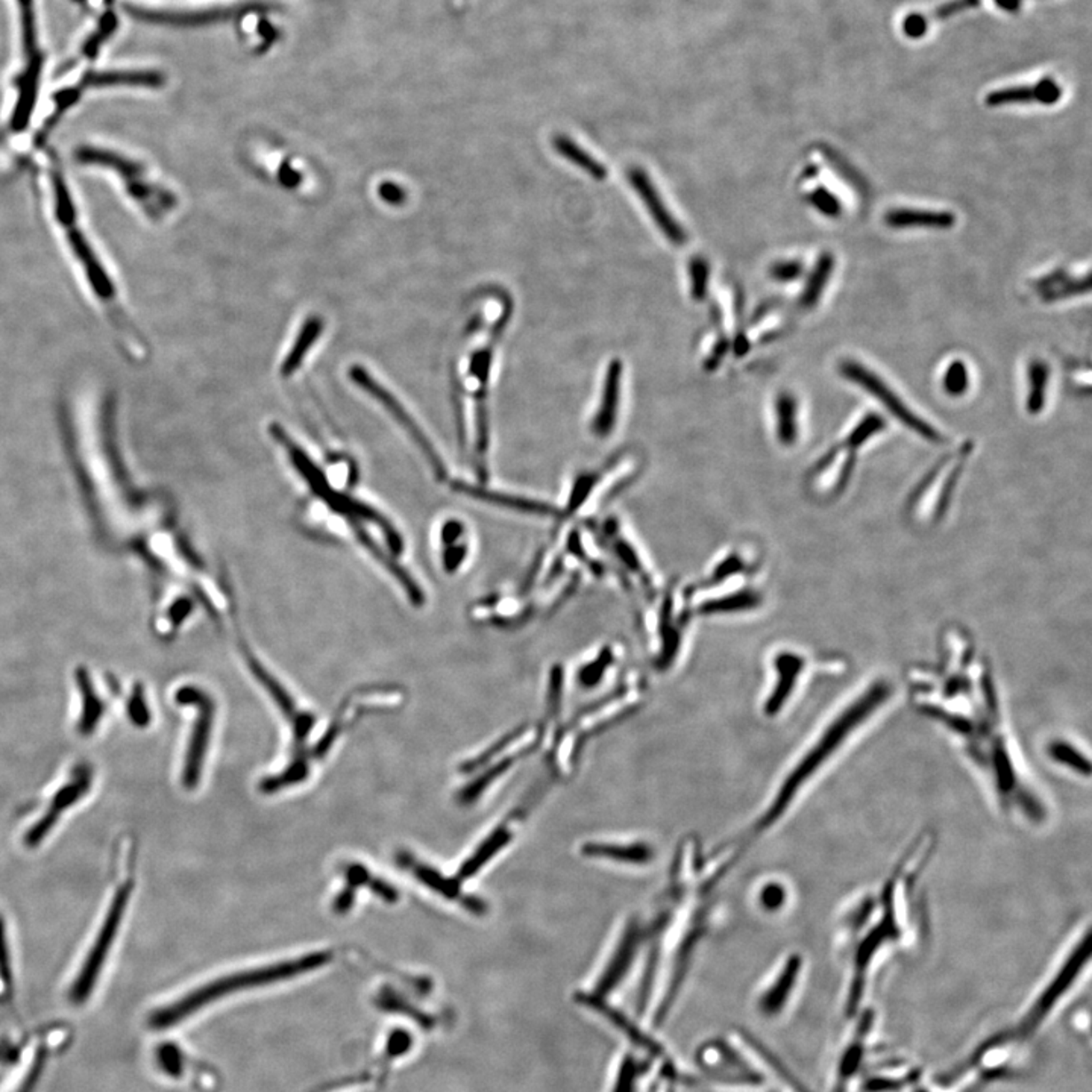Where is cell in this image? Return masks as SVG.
Listing matches in <instances>:
<instances>
[{
	"label": "cell",
	"instance_id": "6da1fadb",
	"mask_svg": "<svg viewBox=\"0 0 1092 1092\" xmlns=\"http://www.w3.org/2000/svg\"><path fill=\"white\" fill-rule=\"evenodd\" d=\"M889 695H891V689L887 684L876 682L870 686L859 698L854 699L848 707L842 710L838 714V718L830 722L827 730L823 731V735L819 736L814 745L804 753V756L793 767L792 771L789 772L788 777L783 782L782 788L778 791L777 797L774 799V803L769 806L763 818L757 823L756 833L765 831L782 818L789 806L793 803L795 797L799 795L800 791L812 778L816 777V774L825 767V763L835 756L836 751L846 744V737H850L857 730V727L863 724L889 698Z\"/></svg>",
	"mask_w": 1092,
	"mask_h": 1092
},
{
	"label": "cell",
	"instance_id": "7a4b0ae2",
	"mask_svg": "<svg viewBox=\"0 0 1092 1092\" xmlns=\"http://www.w3.org/2000/svg\"><path fill=\"white\" fill-rule=\"evenodd\" d=\"M46 178L51 190L53 217L59 230H63L66 245L84 275L89 289L95 294L96 300H99L106 315L111 316V322L116 326L117 332L129 339V343H134V330L128 324L125 311L121 308L116 285L98 257L87 232H84L79 223L78 210L74 198L70 195L67 181L53 158H51V164L46 168Z\"/></svg>",
	"mask_w": 1092,
	"mask_h": 1092
},
{
	"label": "cell",
	"instance_id": "3957f363",
	"mask_svg": "<svg viewBox=\"0 0 1092 1092\" xmlns=\"http://www.w3.org/2000/svg\"><path fill=\"white\" fill-rule=\"evenodd\" d=\"M332 957H334V951H315L310 955L298 957L294 961L281 962V963H273V965L261 966V968H255L249 971L222 977L214 982L198 987L193 993L179 998L178 1002L160 1009L151 1017L149 1023L153 1029H168L189 1018L190 1015L196 1014L207 1004L225 997L228 994L249 989V987L272 985V983L287 980L292 977L300 976L305 972L325 966L332 961Z\"/></svg>",
	"mask_w": 1092,
	"mask_h": 1092
},
{
	"label": "cell",
	"instance_id": "277c9868",
	"mask_svg": "<svg viewBox=\"0 0 1092 1092\" xmlns=\"http://www.w3.org/2000/svg\"><path fill=\"white\" fill-rule=\"evenodd\" d=\"M269 431H270L273 441L284 448V452L287 454L292 466L296 469V472L300 473V477L304 480L316 498L322 501L328 509H332L336 515L345 518L347 524L363 526L368 522L377 526L381 531L384 541L389 546L390 554L394 557L402 556L405 548L402 534L383 513H379L378 510L373 509L360 499L352 498L349 495L343 494L339 488H332L325 472L311 460L310 456L287 434V431L284 430L279 424H272Z\"/></svg>",
	"mask_w": 1092,
	"mask_h": 1092
},
{
	"label": "cell",
	"instance_id": "5b68a950",
	"mask_svg": "<svg viewBox=\"0 0 1092 1092\" xmlns=\"http://www.w3.org/2000/svg\"><path fill=\"white\" fill-rule=\"evenodd\" d=\"M74 160L81 166L104 168L114 175L125 195L151 219L158 222L176 207V196L153 181L146 166L123 153L104 147L82 146L76 149Z\"/></svg>",
	"mask_w": 1092,
	"mask_h": 1092
},
{
	"label": "cell",
	"instance_id": "8992f818",
	"mask_svg": "<svg viewBox=\"0 0 1092 1092\" xmlns=\"http://www.w3.org/2000/svg\"><path fill=\"white\" fill-rule=\"evenodd\" d=\"M1089 953H1091V947H1089V932L1087 930L1083 933L1082 938L1072 946L1070 955L1066 956L1065 961L1059 966L1057 974L1051 977L1050 982L1047 983L1044 989L1041 991L1040 995L1034 998L1029 1010L1026 1012L1023 1019L1015 1027L1010 1040H1014V1038L1027 1040V1038L1036 1034V1030L1040 1029L1041 1026L1044 1024L1047 1017L1053 1012V1009L1057 1006L1062 998L1065 997V994L1072 989V985L1077 980V977L1082 974L1085 966L1089 962Z\"/></svg>",
	"mask_w": 1092,
	"mask_h": 1092
},
{
	"label": "cell",
	"instance_id": "52a82bcc",
	"mask_svg": "<svg viewBox=\"0 0 1092 1092\" xmlns=\"http://www.w3.org/2000/svg\"><path fill=\"white\" fill-rule=\"evenodd\" d=\"M349 378L357 384L360 389L364 390L369 396H372L373 400L377 401L392 416V419L407 433V436L411 439V441L419 449L422 457L425 458L428 466H430L431 472H433L437 481H445L448 477V471L445 463H443V458L436 451L433 441L426 436L425 431L422 430L419 424L416 422L415 417L410 415L409 410L405 409L404 405L401 404L400 401L396 400L394 394H390L389 390L384 387L383 384L378 383L362 366H352L349 369Z\"/></svg>",
	"mask_w": 1092,
	"mask_h": 1092
},
{
	"label": "cell",
	"instance_id": "ba28073f",
	"mask_svg": "<svg viewBox=\"0 0 1092 1092\" xmlns=\"http://www.w3.org/2000/svg\"><path fill=\"white\" fill-rule=\"evenodd\" d=\"M132 883L127 882L121 885L117 889V893L113 897L111 906L106 912L104 924L100 927L99 935L96 938L95 944L91 947V950L87 955L84 965L81 968L74 987L70 989V1002L74 1004H82L89 1000L90 994L93 993L96 982L99 979L100 971L105 965L106 956L110 953L111 946L116 940L117 932L121 927L123 915L127 912L128 901L131 895Z\"/></svg>",
	"mask_w": 1092,
	"mask_h": 1092
},
{
	"label": "cell",
	"instance_id": "9c48e42d",
	"mask_svg": "<svg viewBox=\"0 0 1092 1092\" xmlns=\"http://www.w3.org/2000/svg\"><path fill=\"white\" fill-rule=\"evenodd\" d=\"M238 646H240L242 657L251 674L263 686L269 697L273 699V703L277 704V707L283 712L284 718L289 721V724L293 727V761L308 763L304 750L308 735L315 727V714L300 710L296 706V701L290 695L289 690L284 688L283 684L264 667L263 663L258 660V657L247 646V642L243 639L242 636L238 637Z\"/></svg>",
	"mask_w": 1092,
	"mask_h": 1092
},
{
	"label": "cell",
	"instance_id": "30bf717a",
	"mask_svg": "<svg viewBox=\"0 0 1092 1092\" xmlns=\"http://www.w3.org/2000/svg\"><path fill=\"white\" fill-rule=\"evenodd\" d=\"M176 703L191 706L198 710L193 730L190 736L187 754H185L184 771H183V784L185 789H195L199 784L202 768H204L205 754L210 745L211 731L214 722L215 704L208 693L198 688L179 689L176 693Z\"/></svg>",
	"mask_w": 1092,
	"mask_h": 1092
},
{
	"label": "cell",
	"instance_id": "8fae6325",
	"mask_svg": "<svg viewBox=\"0 0 1092 1092\" xmlns=\"http://www.w3.org/2000/svg\"><path fill=\"white\" fill-rule=\"evenodd\" d=\"M840 373L844 378L848 379L851 383L856 384L859 387L868 392L874 396L878 402L886 407L887 411L891 415L895 416L897 419L901 420L904 425L908 426L909 430L914 431L918 436L923 437L925 441H940V434L936 431V428L930 425L929 422L921 419L915 415L912 410L909 409L908 405L904 404L903 401L898 398L897 394H893V390L883 381L878 373L871 372L870 369L865 368L861 363L854 360H846L840 364Z\"/></svg>",
	"mask_w": 1092,
	"mask_h": 1092
},
{
	"label": "cell",
	"instance_id": "7c38bea8",
	"mask_svg": "<svg viewBox=\"0 0 1092 1092\" xmlns=\"http://www.w3.org/2000/svg\"><path fill=\"white\" fill-rule=\"evenodd\" d=\"M507 319L509 316L504 315V317L495 325L492 339L488 341V347L477 351L471 362V373L477 381V389L473 390V400H475V449L473 452H475V468L478 469H486L488 466V448H490V424H488V373L492 368V355H494L492 351H494L495 341L503 332V326L505 325Z\"/></svg>",
	"mask_w": 1092,
	"mask_h": 1092
},
{
	"label": "cell",
	"instance_id": "4fadbf2b",
	"mask_svg": "<svg viewBox=\"0 0 1092 1092\" xmlns=\"http://www.w3.org/2000/svg\"><path fill=\"white\" fill-rule=\"evenodd\" d=\"M90 784H91V769L82 765V767L78 768L74 771V780L68 782L67 784H64L63 788L55 793L51 807L46 810V814L43 815L37 824L32 825L27 836H25V844L27 846H31V848L32 846H40L43 839L57 825L58 819L61 818V815L78 803L79 800L82 799L85 793L89 792Z\"/></svg>",
	"mask_w": 1092,
	"mask_h": 1092
},
{
	"label": "cell",
	"instance_id": "5bb4252c",
	"mask_svg": "<svg viewBox=\"0 0 1092 1092\" xmlns=\"http://www.w3.org/2000/svg\"><path fill=\"white\" fill-rule=\"evenodd\" d=\"M627 176H628L631 187L636 190L637 196L645 204L646 210L651 215L654 223L659 226L663 236L667 237V240L675 246L686 245L688 234L684 231V228L675 221L673 213L667 210L662 196L657 191L650 176L639 168H630Z\"/></svg>",
	"mask_w": 1092,
	"mask_h": 1092
},
{
	"label": "cell",
	"instance_id": "9a60e30c",
	"mask_svg": "<svg viewBox=\"0 0 1092 1092\" xmlns=\"http://www.w3.org/2000/svg\"><path fill=\"white\" fill-rule=\"evenodd\" d=\"M396 859H398V863H400L401 867H404L405 870L411 871V874L420 883H424L425 886L433 889L434 893H441V895L448 898V900H460V903H463V906L471 910L472 914L483 915L486 912L488 906L480 898L463 895L457 880L443 878L437 870L420 863L416 857L411 856L407 851H401Z\"/></svg>",
	"mask_w": 1092,
	"mask_h": 1092
},
{
	"label": "cell",
	"instance_id": "2e32d148",
	"mask_svg": "<svg viewBox=\"0 0 1092 1092\" xmlns=\"http://www.w3.org/2000/svg\"><path fill=\"white\" fill-rule=\"evenodd\" d=\"M451 488L457 494L468 495L472 499L483 501L490 505H498L503 509L513 510L518 513L531 516H560V510L543 501L537 499L526 498V496H518V495L503 494L496 490L483 488V486H473V484L466 483L462 480L452 481Z\"/></svg>",
	"mask_w": 1092,
	"mask_h": 1092
},
{
	"label": "cell",
	"instance_id": "e0dca14e",
	"mask_svg": "<svg viewBox=\"0 0 1092 1092\" xmlns=\"http://www.w3.org/2000/svg\"><path fill=\"white\" fill-rule=\"evenodd\" d=\"M622 363L613 360L609 369L605 370L603 394L597 415L590 422V431L598 439H607L613 433L618 420V409L620 402V386H622Z\"/></svg>",
	"mask_w": 1092,
	"mask_h": 1092
},
{
	"label": "cell",
	"instance_id": "ac0fdd59",
	"mask_svg": "<svg viewBox=\"0 0 1092 1092\" xmlns=\"http://www.w3.org/2000/svg\"><path fill=\"white\" fill-rule=\"evenodd\" d=\"M642 932L639 929V924L633 921L625 929L622 940L620 946L612 956V961L603 972V976L599 977L598 985L595 989V995L604 997L607 994L612 993L614 987L620 985L627 976V972L630 970L631 963L635 961L637 947L641 944Z\"/></svg>",
	"mask_w": 1092,
	"mask_h": 1092
},
{
	"label": "cell",
	"instance_id": "d6986e66",
	"mask_svg": "<svg viewBox=\"0 0 1092 1092\" xmlns=\"http://www.w3.org/2000/svg\"><path fill=\"white\" fill-rule=\"evenodd\" d=\"M1062 98L1061 85L1055 79L1044 78L1040 82L1024 87H1009V89L995 90L987 96V106L1012 105V104H1042L1055 105Z\"/></svg>",
	"mask_w": 1092,
	"mask_h": 1092
},
{
	"label": "cell",
	"instance_id": "ffe728a7",
	"mask_svg": "<svg viewBox=\"0 0 1092 1092\" xmlns=\"http://www.w3.org/2000/svg\"><path fill=\"white\" fill-rule=\"evenodd\" d=\"M774 669L777 674V682L765 704V712L769 716L778 714L791 698L800 674L803 673L804 659L797 652H778L777 656L774 657Z\"/></svg>",
	"mask_w": 1092,
	"mask_h": 1092
},
{
	"label": "cell",
	"instance_id": "44dd1931",
	"mask_svg": "<svg viewBox=\"0 0 1092 1092\" xmlns=\"http://www.w3.org/2000/svg\"><path fill=\"white\" fill-rule=\"evenodd\" d=\"M801 966H803V959L799 955H793L789 957L782 968L780 976L776 979V982L772 983V987L768 989L767 993L763 994L760 997L759 1009H760L761 1014L774 1017V1015L782 1012L784 1004L788 1003L793 987L797 985Z\"/></svg>",
	"mask_w": 1092,
	"mask_h": 1092
},
{
	"label": "cell",
	"instance_id": "7402d4cb",
	"mask_svg": "<svg viewBox=\"0 0 1092 1092\" xmlns=\"http://www.w3.org/2000/svg\"><path fill=\"white\" fill-rule=\"evenodd\" d=\"M577 1000L580 1003H584L589 1008L595 1009L597 1012L609 1019L610 1023L616 1026L618 1029L622 1030V1034H627L637 1047H641L644 1050L648 1051L650 1055L659 1056L663 1055L662 1047L657 1045V1042L646 1036L637 1026L631 1023L630 1019L618 1012L616 1009L612 1008L610 1004L605 1003L604 998L598 997L595 994H578Z\"/></svg>",
	"mask_w": 1092,
	"mask_h": 1092
},
{
	"label": "cell",
	"instance_id": "603a6c76",
	"mask_svg": "<svg viewBox=\"0 0 1092 1092\" xmlns=\"http://www.w3.org/2000/svg\"><path fill=\"white\" fill-rule=\"evenodd\" d=\"M603 534H604L605 541H609L610 548H612V551L614 552V556L618 557V560H620V565H622V566H624L628 573H633L635 577L639 578V581H641L642 586H644V588L646 589V592H648V597L652 598V595H654V589H652L651 577H650V573L646 571L645 565L642 563L641 557H639V554L636 551L633 543H630V542L627 541V539L620 534L618 522L614 519L605 520L604 528H603Z\"/></svg>",
	"mask_w": 1092,
	"mask_h": 1092
},
{
	"label": "cell",
	"instance_id": "cb8c5ba5",
	"mask_svg": "<svg viewBox=\"0 0 1092 1092\" xmlns=\"http://www.w3.org/2000/svg\"><path fill=\"white\" fill-rule=\"evenodd\" d=\"M682 624L674 627V590H667L663 598L660 614H659V635H660V652L657 657V667L660 671L669 669L674 660L677 659L682 646Z\"/></svg>",
	"mask_w": 1092,
	"mask_h": 1092
},
{
	"label": "cell",
	"instance_id": "d4e9b609",
	"mask_svg": "<svg viewBox=\"0 0 1092 1092\" xmlns=\"http://www.w3.org/2000/svg\"><path fill=\"white\" fill-rule=\"evenodd\" d=\"M885 223L893 230H906V228L950 230L956 225V215L950 211L895 208V210L887 211L885 214Z\"/></svg>",
	"mask_w": 1092,
	"mask_h": 1092
},
{
	"label": "cell",
	"instance_id": "484cf974",
	"mask_svg": "<svg viewBox=\"0 0 1092 1092\" xmlns=\"http://www.w3.org/2000/svg\"><path fill=\"white\" fill-rule=\"evenodd\" d=\"M872 1017L870 1014L865 1015L859 1026H857L856 1034L853 1036L850 1044L846 1045V1051L842 1053V1057L839 1061V1070H838V1079H836V1087L833 1092H846L848 1082L854 1077L865 1055V1045H867L868 1034L871 1029Z\"/></svg>",
	"mask_w": 1092,
	"mask_h": 1092
},
{
	"label": "cell",
	"instance_id": "4316f807",
	"mask_svg": "<svg viewBox=\"0 0 1092 1092\" xmlns=\"http://www.w3.org/2000/svg\"><path fill=\"white\" fill-rule=\"evenodd\" d=\"M584 856L603 857L622 863L644 865L654 857V851L648 844H631V846H618V844H604V842H588L581 848Z\"/></svg>",
	"mask_w": 1092,
	"mask_h": 1092
},
{
	"label": "cell",
	"instance_id": "83f0119b",
	"mask_svg": "<svg viewBox=\"0 0 1092 1092\" xmlns=\"http://www.w3.org/2000/svg\"><path fill=\"white\" fill-rule=\"evenodd\" d=\"M511 840V831L507 825H501L498 829L494 830L488 839L484 840L481 846H478L477 851L472 856L469 857L468 861L463 863V867L458 870L457 882H464L468 878H473L481 868L488 863L495 854H498L499 851L503 850L507 844Z\"/></svg>",
	"mask_w": 1092,
	"mask_h": 1092
},
{
	"label": "cell",
	"instance_id": "f1b7e54d",
	"mask_svg": "<svg viewBox=\"0 0 1092 1092\" xmlns=\"http://www.w3.org/2000/svg\"><path fill=\"white\" fill-rule=\"evenodd\" d=\"M761 604V597L756 590L751 589H744L739 592H733L730 595L718 597V598L707 599L703 601L697 607V613L703 616H714V614H727V613H742V612H750Z\"/></svg>",
	"mask_w": 1092,
	"mask_h": 1092
},
{
	"label": "cell",
	"instance_id": "f546056e",
	"mask_svg": "<svg viewBox=\"0 0 1092 1092\" xmlns=\"http://www.w3.org/2000/svg\"><path fill=\"white\" fill-rule=\"evenodd\" d=\"M616 462L607 463L605 466L599 469H592V471H583L578 473L573 480V488L567 496V503L560 513V519L565 520L571 516L575 515L578 510L581 509L588 503L590 495L594 494L595 488L601 483V480L604 478L605 472L613 468Z\"/></svg>",
	"mask_w": 1092,
	"mask_h": 1092
},
{
	"label": "cell",
	"instance_id": "4dcf8cb0",
	"mask_svg": "<svg viewBox=\"0 0 1092 1092\" xmlns=\"http://www.w3.org/2000/svg\"><path fill=\"white\" fill-rule=\"evenodd\" d=\"M1036 285H1038V290H1040L1041 298L1047 300V302L1066 300V298H1072V296H1077V294L1088 293L1089 289H1091L1089 275L1083 277V278H1070L1062 270L1051 273L1050 277H1045Z\"/></svg>",
	"mask_w": 1092,
	"mask_h": 1092
},
{
	"label": "cell",
	"instance_id": "1f68e13d",
	"mask_svg": "<svg viewBox=\"0 0 1092 1092\" xmlns=\"http://www.w3.org/2000/svg\"><path fill=\"white\" fill-rule=\"evenodd\" d=\"M835 269V257L831 253H823L819 255L816 263H815L812 272L807 277V281L804 284L803 293L800 296V307L804 310H810L818 304L821 296L824 293L825 287L829 284L830 277Z\"/></svg>",
	"mask_w": 1092,
	"mask_h": 1092
},
{
	"label": "cell",
	"instance_id": "d6a6232c",
	"mask_svg": "<svg viewBox=\"0 0 1092 1092\" xmlns=\"http://www.w3.org/2000/svg\"><path fill=\"white\" fill-rule=\"evenodd\" d=\"M776 431L784 447H792L799 439V404L792 394L783 392L776 400Z\"/></svg>",
	"mask_w": 1092,
	"mask_h": 1092
},
{
	"label": "cell",
	"instance_id": "836d02e7",
	"mask_svg": "<svg viewBox=\"0 0 1092 1092\" xmlns=\"http://www.w3.org/2000/svg\"><path fill=\"white\" fill-rule=\"evenodd\" d=\"M552 146L562 157L566 158L567 161L575 164L592 178L599 179V181L607 178V174H609L607 168L599 163L598 160H595L588 151H584L583 147H580L578 143L573 142V138L566 136H554Z\"/></svg>",
	"mask_w": 1092,
	"mask_h": 1092
},
{
	"label": "cell",
	"instance_id": "e575fe53",
	"mask_svg": "<svg viewBox=\"0 0 1092 1092\" xmlns=\"http://www.w3.org/2000/svg\"><path fill=\"white\" fill-rule=\"evenodd\" d=\"M1027 379H1029V392H1027V400H1026V409L1030 415H1040L1044 410L1045 400H1047V387H1049V379H1050L1049 364L1038 358L1030 362L1029 368H1027Z\"/></svg>",
	"mask_w": 1092,
	"mask_h": 1092
},
{
	"label": "cell",
	"instance_id": "d590c367",
	"mask_svg": "<svg viewBox=\"0 0 1092 1092\" xmlns=\"http://www.w3.org/2000/svg\"><path fill=\"white\" fill-rule=\"evenodd\" d=\"M322 328H324V324L319 317H311L310 321L305 324L304 330L298 336L294 347L290 349L289 355L284 360L283 368H281L283 377L287 378L300 368L307 352L315 345L317 337L321 336Z\"/></svg>",
	"mask_w": 1092,
	"mask_h": 1092
},
{
	"label": "cell",
	"instance_id": "8d00e7d4",
	"mask_svg": "<svg viewBox=\"0 0 1092 1092\" xmlns=\"http://www.w3.org/2000/svg\"><path fill=\"white\" fill-rule=\"evenodd\" d=\"M1049 756L1051 760L1059 763L1062 767L1070 768L1072 772L1080 774L1083 777H1089L1091 774V765L1088 760L1087 756H1083L1082 751L1066 741L1051 742L1049 745Z\"/></svg>",
	"mask_w": 1092,
	"mask_h": 1092
},
{
	"label": "cell",
	"instance_id": "74e56055",
	"mask_svg": "<svg viewBox=\"0 0 1092 1092\" xmlns=\"http://www.w3.org/2000/svg\"><path fill=\"white\" fill-rule=\"evenodd\" d=\"M79 682H81V690H82V697H84V709H82V716H81V721H79L78 729L81 735L90 736L96 730L98 724H99L100 716H102L104 709H102L99 698L96 697L93 689H91L89 678L81 677Z\"/></svg>",
	"mask_w": 1092,
	"mask_h": 1092
},
{
	"label": "cell",
	"instance_id": "f35d334b",
	"mask_svg": "<svg viewBox=\"0 0 1092 1092\" xmlns=\"http://www.w3.org/2000/svg\"><path fill=\"white\" fill-rule=\"evenodd\" d=\"M613 648H612V646H604V648L598 652L597 659H594L592 662L586 663L584 667H580V671H578L577 675L578 682H580L581 686H584V688H595V686H598L601 680H603V677H604L605 671H607V669L613 665Z\"/></svg>",
	"mask_w": 1092,
	"mask_h": 1092
},
{
	"label": "cell",
	"instance_id": "ab89813d",
	"mask_svg": "<svg viewBox=\"0 0 1092 1092\" xmlns=\"http://www.w3.org/2000/svg\"><path fill=\"white\" fill-rule=\"evenodd\" d=\"M883 430H885V420H883L882 416L870 413L848 433V436H846V441H844V447L853 451V449L865 445L871 437L876 436L878 433H882Z\"/></svg>",
	"mask_w": 1092,
	"mask_h": 1092
},
{
	"label": "cell",
	"instance_id": "60d3db41",
	"mask_svg": "<svg viewBox=\"0 0 1092 1092\" xmlns=\"http://www.w3.org/2000/svg\"><path fill=\"white\" fill-rule=\"evenodd\" d=\"M968 387H970V373H968L965 363L962 360L951 362L942 377V389L953 398H959L968 392Z\"/></svg>",
	"mask_w": 1092,
	"mask_h": 1092
},
{
	"label": "cell",
	"instance_id": "b9f144b4",
	"mask_svg": "<svg viewBox=\"0 0 1092 1092\" xmlns=\"http://www.w3.org/2000/svg\"><path fill=\"white\" fill-rule=\"evenodd\" d=\"M746 569V563L739 554H730L725 557L724 560L718 563V566H714V573H710L709 578L699 584V588H714L716 584L724 583L725 580L735 577L737 573H742Z\"/></svg>",
	"mask_w": 1092,
	"mask_h": 1092
},
{
	"label": "cell",
	"instance_id": "7bdbcfd3",
	"mask_svg": "<svg viewBox=\"0 0 1092 1092\" xmlns=\"http://www.w3.org/2000/svg\"><path fill=\"white\" fill-rule=\"evenodd\" d=\"M807 200L819 214L825 215V217L836 219L842 214V204H840L839 198L825 187H816L814 191H810Z\"/></svg>",
	"mask_w": 1092,
	"mask_h": 1092
},
{
	"label": "cell",
	"instance_id": "ee69618b",
	"mask_svg": "<svg viewBox=\"0 0 1092 1092\" xmlns=\"http://www.w3.org/2000/svg\"><path fill=\"white\" fill-rule=\"evenodd\" d=\"M709 263L701 257H695L689 263V277H690V294L695 300H701L707 294L709 284Z\"/></svg>",
	"mask_w": 1092,
	"mask_h": 1092
},
{
	"label": "cell",
	"instance_id": "f6af8a7d",
	"mask_svg": "<svg viewBox=\"0 0 1092 1092\" xmlns=\"http://www.w3.org/2000/svg\"><path fill=\"white\" fill-rule=\"evenodd\" d=\"M469 554V541L457 542L454 545L445 546L441 548V566L443 571L448 575H454L460 571V567L464 565Z\"/></svg>",
	"mask_w": 1092,
	"mask_h": 1092
},
{
	"label": "cell",
	"instance_id": "bcb514c9",
	"mask_svg": "<svg viewBox=\"0 0 1092 1092\" xmlns=\"http://www.w3.org/2000/svg\"><path fill=\"white\" fill-rule=\"evenodd\" d=\"M524 733H526V727H519L518 730L511 731L510 735L505 736V737H503L501 741H498L496 744L490 746L488 751H484L483 754H480V756L475 757L472 760H469L468 763H464V767L462 768L463 771L471 772L473 771V769H477V768L483 767L486 761L490 760V759H494L498 753L505 750V748H507L510 744H513L516 739H519L520 736L524 735Z\"/></svg>",
	"mask_w": 1092,
	"mask_h": 1092
},
{
	"label": "cell",
	"instance_id": "7dc6e473",
	"mask_svg": "<svg viewBox=\"0 0 1092 1092\" xmlns=\"http://www.w3.org/2000/svg\"><path fill=\"white\" fill-rule=\"evenodd\" d=\"M642 1066L636 1062L635 1057L627 1056L620 1065L618 1079L614 1083L613 1092H635L636 1082L641 1076Z\"/></svg>",
	"mask_w": 1092,
	"mask_h": 1092
},
{
	"label": "cell",
	"instance_id": "c3c4849f",
	"mask_svg": "<svg viewBox=\"0 0 1092 1092\" xmlns=\"http://www.w3.org/2000/svg\"><path fill=\"white\" fill-rule=\"evenodd\" d=\"M566 546L569 554L575 557V558H578L580 562H583L584 565L589 567V571L594 573L595 577H601V575L604 573V567H603V565L597 562L595 558H590V557H589L588 552L584 550L583 543H581L580 533H578L577 530H573L569 533Z\"/></svg>",
	"mask_w": 1092,
	"mask_h": 1092
},
{
	"label": "cell",
	"instance_id": "681fc988",
	"mask_svg": "<svg viewBox=\"0 0 1092 1092\" xmlns=\"http://www.w3.org/2000/svg\"><path fill=\"white\" fill-rule=\"evenodd\" d=\"M804 266L797 260H783L774 263L769 269V275L777 283H793L803 275Z\"/></svg>",
	"mask_w": 1092,
	"mask_h": 1092
},
{
	"label": "cell",
	"instance_id": "f907efd6",
	"mask_svg": "<svg viewBox=\"0 0 1092 1092\" xmlns=\"http://www.w3.org/2000/svg\"><path fill=\"white\" fill-rule=\"evenodd\" d=\"M563 667L562 665H554L550 673V686H548V712L550 716L560 712V701H562L563 693Z\"/></svg>",
	"mask_w": 1092,
	"mask_h": 1092
},
{
	"label": "cell",
	"instance_id": "816d5d0a",
	"mask_svg": "<svg viewBox=\"0 0 1092 1092\" xmlns=\"http://www.w3.org/2000/svg\"><path fill=\"white\" fill-rule=\"evenodd\" d=\"M158 1062L170 1076H178L183 1070V1057L175 1045H163L158 1050Z\"/></svg>",
	"mask_w": 1092,
	"mask_h": 1092
},
{
	"label": "cell",
	"instance_id": "f5cc1de1",
	"mask_svg": "<svg viewBox=\"0 0 1092 1092\" xmlns=\"http://www.w3.org/2000/svg\"><path fill=\"white\" fill-rule=\"evenodd\" d=\"M786 901V889L780 883H768L760 891V904L763 908L774 912L782 908Z\"/></svg>",
	"mask_w": 1092,
	"mask_h": 1092
},
{
	"label": "cell",
	"instance_id": "db71d44e",
	"mask_svg": "<svg viewBox=\"0 0 1092 1092\" xmlns=\"http://www.w3.org/2000/svg\"><path fill=\"white\" fill-rule=\"evenodd\" d=\"M0 977L6 989L11 991L12 971H11L10 950H8V942H6L5 921L2 915H0Z\"/></svg>",
	"mask_w": 1092,
	"mask_h": 1092
},
{
	"label": "cell",
	"instance_id": "11a10c76",
	"mask_svg": "<svg viewBox=\"0 0 1092 1092\" xmlns=\"http://www.w3.org/2000/svg\"><path fill=\"white\" fill-rule=\"evenodd\" d=\"M982 0H951L948 4L940 5L938 10L932 12V17L936 20H947L950 17L957 16L963 11L974 10L977 6H980Z\"/></svg>",
	"mask_w": 1092,
	"mask_h": 1092
},
{
	"label": "cell",
	"instance_id": "9f6ffc18",
	"mask_svg": "<svg viewBox=\"0 0 1092 1092\" xmlns=\"http://www.w3.org/2000/svg\"><path fill=\"white\" fill-rule=\"evenodd\" d=\"M927 29H929L927 17L923 16V14H919V12L909 14V16L904 19L903 31L909 38H914V40L923 38L925 34H927Z\"/></svg>",
	"mask_w": 1092,
	"mask_h": 1092
},
{
	"label": "cell",
	"instance_id": "6f0895ef",
	"mask_svg": "<svg viewBox=\"0 0 1092 1092\" xmlns=\"http://www.w3.org/2000/svg\"><path fill=\"white\" fill-rule=\"evenodd\" d=\"M129 718L138 727H144L151 721V714H149V710H147L146 704L143 701L140 693H136L131 703H129Z\"/></svg>",
	"mask_w": 1092,
	"mask_h": 1092
},
{
	"label": "cell",
	"instance_id": "680465c9",
	"mask_svg": "<svg viewBox=\"0 0 1092 1092\" xmlns=\"http://www.w3.org/2000/svg\"><path fill=\"white\" fill-rule=\"evenodd\" d=\"M998 8L1008 12H1017L1021 8V0H994Z\"/></svg>",
	"mask_w": 1092,
	"mask_h": 1092
}]
</instances>
